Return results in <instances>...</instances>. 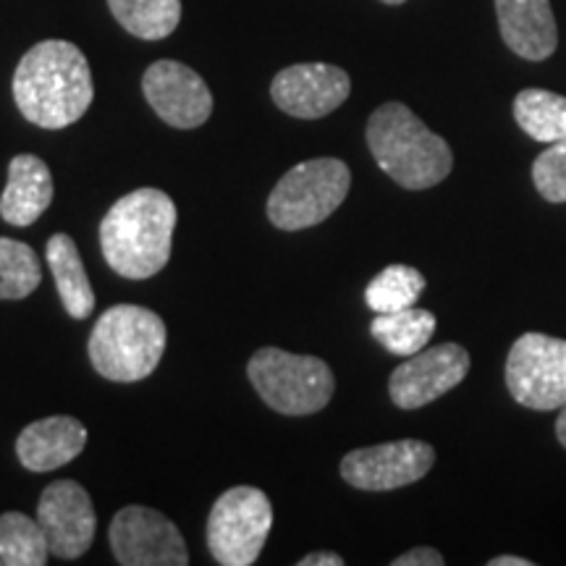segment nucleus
<instances>
[{
	"mask_svg": "<svg viewBox=\"0 0 566 566\" xmlns=\"http://www.w3.org/2000/svg\"><path fill=\"white\" fill-rule=\"evenodd\" d=\"M45 254L66 313L74 321L90 317L92 310H95V292H92L90 275L84 271L82 254L76 250L74 239L69 233H55L51 242H48Z\"/></svg>",
	"mask_w": 566,
	"mask_h": 566,
	"instance_id": "a211bd4d",
	"label": "nucleus"
},
{
	"mask_svg": "<svg viewBox=\"0 0 566 566\" xmlns=\"http://www.w3.org/2000/svg\"><path fill=\"white\" fill-rule=\"evenodd\" d=\"M349 187L352 171L344 160H304L283 174L273 187L268 197V218L283 231L310 229L342 208Z\"/></svg>",
	"mask_w": 566,
	"mask_h": 566,
	"instance_id": "423d86ee",
	"label": "nucleus"
},
{
	"mask_svg": "<svg viewBox=\"0 0 566 566\" xmlns=\"http://www.w3.org/2000/svg\"><path fill=\"white\" fill-rule=\"evenodd\" d=\"M92 367L113 384H137L160 365L166 323L139 304H116L97 317L90 336Z\"/></svg>",
	"mask_w": 566,
	"mask_h": 566,
	"instance_id": "20e7f679",
	"label": "nucleus"
},
{
	"mask_svg": "<svg viewBox=\"0 0 566 566\" xmlns=\"http://www.w3.org/2000/svg\"><path fill=\"white\" fill-rule=\"evenodd\" d=\"M533 184L548 202H566V139L551 142L533 163Z\"/></svg>",
	"mask_w": 566,
	"mask_h": 566,
	"instance_id": "393cba45",
	"label": "nucleus"
},
{
	"mask_svg": "<svg viewBox=\"0 0 566 566\" xmlns=\"http://www.w3.org/2000/svg\"><path fill=\"white\" fill-rule=\"evenodd\" d=\"M0 564H3V562H0Z\"/></svg>",
	"mask_w": 566,
	"mask_h": 566,
	"instance_id": "7c9ffc66",
	"label": "nucleus"
},
{
	"mask_svg": "<svg viewBox=\"0 0 566 566\" xmlns=\"http://www.w3.org/2000/svg\"><path fill=\"white\" fill-rule=\"evenodd\" d=\"M380 3H386V6H401V3H405V0H380Z\"/></svg>",
	"mask_w": 566,
	"mask_h": 566,
	"instance_id": "c756f323",
	"label": "nucleus"
},
{
	"mask_svg": "<svg viewBox=\"0 0 566 566\" xmlns=\"http://www.w3.org/2000/svg\"><path fill=\"white\" fill-rule=\"evenodd\" d=\"M436 315L422 307L396 310V313L375 315L370 331L375 342L386 346L396 357H412L430 344L436 334Z\"/></svg>",
	"mask_w": 566,
	"mask_h": 566,
	"instance_id": "aec40b11",
	"label": "nucleus"
},
{
	"mask_svg": "<svg viewBox=\"0 0 566 566\" xmlns=\"http://www.w3.org/2000/svg\"><path fill=\"white\" fill-rule=\"evenodd\" d=\"M495 17L506 48L525 61H546L558 48L551 0H495Z\"/></svg>",
	"mask_w": 566,
	"mask_h": 566,
	"instance_id": "2eb2a0df",
	"label": "nucleus"
},
{
	"mask_svg": "<svg viewBox=\"0 0 566 566\" xmlns=\"http://www.w3.org/2000/svg\"><path fill=\"white\" fill-rule=\"evenodd\" d=\"M300 566H344V558L334 551H317V554L300 558Z\"/></svg>",
	"mask_w": 566,
	"mask_h": 566,
	"instance_id": "bb28decb",
	"label": "nucleus"
},
{
	"mask_svg": "<svg viewBox=\"0 0 566 566\" xmlns=\"http://www.w3.org/2000/svg\"><path fill=\"white\" fill-rule=\"evenodd\" d=\"M506 388L516 405L551 412L566 405V338L525 334L506 357Z\"/></svg>",
	"mask_w": 566,
	"mask_h": 566,
	"instance_id": "6e6552de",
	"label": "nucleus"
},
{
	"mask_svg": "<svg viewBox=\"0 0 566 566\" xmlns=\"http://www.w3.org/2000/svg\"><path fill=\"white\" fill-rule=\"evenodd\" d=\"M111 13L139 40L168 38L181 21V0H108Z\"/></svg>",
	"mask_w": 566,
	"mask_h": 566,
	"instance_id": "412c9836",
	"label": "nucleus"
},
{
	"mask_svg": "<svg viewBox=\"0 0 566 566\" xmlns=\"http://www.w3.org/2000/svg\"><path fill=\"white\" fill-rule=\"evenodd\" d=\"M95 97L90 63L74 42L42 40L24 53L13 74V101L40 129H66Z\"/></svg>",
	"mask_w": 566,
	"mask_h": 566,
	"instance_id": "f257e3e1",
	"label": "nucleus"
},
{
	"mask_svg": "<svg viewBox=\"0 0 566 566\" xmlns=\"http://www.w3.org/2000/svg\"><path fill=\"white\" fill-rule=\"evenodd\" d=\"M436 449L430 443L405 438V441L354 449L342 459V478L357 491H396L412 485L433 470Z\"/></svg>",
	"mask_w": 566,
	"mask_h": 566,
	"instance_id": "9d476101",
	"label": "nucleus"
},
{
	"mask_svg": "<svg viewBox=\"0 0 566 566\" xmlns=\"http://www.w3.org/2000/svg\"><path fill=\"white\" fill-rule=\"evenodd\" d=\"M349 92V74L331 63H296L279 71L271 84L273 103L294 118L328 116L346 103Z\"/></svg>",
	"mask_w": 566,
	"mask_h": 566,
	"instance_id": "4468645a",
	"label": "nucleus"
},
{
	"mask_svg": "<svg viewBox=\"0 0 566 566\" xmlns=\"http://www.w3.org/2000/svg\"><path fill=\"white\" fill-rule=\"evenodd\" d=\"M254 391L275 412L289 417L315 415L334 399V370L321 357L263 346L247 365Z\"/></svg>",
	"mask_w": 566,
	"mask_h": 566,
	"instance_id": "39448f33",
	"label": "nucleus"
},
{
	"mask_svg": "<svg viewBox=\"0 0 566 566\" xmlns=\"http://www.w3.org/2000/svg\"><path fill=\"white\" fill-rule=\"evenodd\" d=\"M394 566H443L446 558L438 554L436 548H428V546H420V548H412L407 551V554L396 556Z\"/></svg>",
	"mask_w": 566,
	"mask_h": 566,
	"instance_id": "a878e982",
	"label": "nucleus"
},
{
	"mask_svg": "<svg viewBox=\"0 0 566 566\" xmlns=\"http://www.w3.org/2000/svg\"><path fill=\"white\" fill-rule=\"evenodd\" d=\"M556 438H558V443L566 449V405L562 407V412H558V417H556Z\"/></svg>",
	"mask_w": 566,
	"mask_h": 566,
	"instance_id": "c85d7f7f",
	"label": "nucleus"
},
{
	"mask_svg": "<svg viewBox=\"0 0 566 566\" xmlns=\"http://www.w3.org/2000/svg\"><path fill=\"white\" fill-rule=\"evenodd\" d=\"M488 566H533V562L522 556H495L488 562Z\"/></svg>",
	"mask_w": 566,
	"mask_h": 566,
	"instance_id": "cd10ccee",
	"label": "nucleus"
},
{
	"mask_svg": "<svg viewBox=\"0 0 566 566\" xmlns=\"http://www.w3.org/2000/svg\"><path fill=\"white\" fill-rule=\"evenodd\" d=\"M150 108L174 129H197L210 118L212 95L195 69L179 61H158L142 76Z\"/></svg>",
	"mask_w": 566,
	"mask_h": 566,
	"instance_id": "ddd939ff",
	"label": "nucleus"
},
{
	"mask_svg": "<svg viewBox=\"0 0 566 566\" xmlns=\"http://www.w3.org/2000/svg\"><path fill=\"white\" fill-rule=\"evenodd\" d=\"M176 202L160 189H134L105 212L101 250L105 263L122 279L145 281L171 260Z\"/></svg>",
	"mask_w": 566,
	"mask_h": 566,
	"instance_id": "f03ea898",
	"label": "nucleus"
},
{
	"mask_svg": "<svg viewBox=\"0 0 566 566\" xmlns=\"http://www.w3.org/2000/svg\"><path fill=\"white\" fill-rule=\"evenodd\" d=\"M273 525L271 499L252 485L218 495L208 516V548L223 566H250L265 548Z\"/></svg>",
	"mask_w": 566,
	"mask_h": 566,
	"instance_id": "0eeeda50",
	"label": "nucleus"
},
{
	"mask_svg": "<svg viewBox=\"0 0 566 566\" xmlns=\"http://www.w3.org/2000/svg\"><path fill=\"white\" fill-rule=\"evenodd\" d=\"M514 122L530 139L543 145L566 139V97L541 87L522 90L514 97Z\"/></svg>",
	"mask_w": 566,
	"mask_h": 566,
	"instance_id": "6ab92c4d",
	"label": "nucleus"
},
{
	"mask_svg": "<svg viewBox=\"0 0 566 566\" xmlns=\"http://www.w3.org/2000/svg\"><path fill=\"white\" fill-rule=\"evenodd\" d=\"M42 281V268L32 247L0 237V300H24Z\"/></svg>",
	"mask_w": 566,
	"mask_h": 566,
	"instance_id": "b1692460",
	"label": "nucleus"
},
{
	"mask_svg": "<svg viewBox=\"0 0 566 566\" xmlns=\"http://www.w3.org/2000/svg\"><path fill=\"white\" fill-rule=\"evenodd\" d=\"M51 546L40 522L21 512L0 516V562L6 566H42L48 564Z\"/></svg>",
	"mask_w": 566,
	"mask_h": 566,
	"instance_id": "4be33fe9",
	"label": "nucleus"
},
{
	"mask_svg": "<svg viewBox=\"0 0 566 566\" xmlns=\"http://www.w3.org/2000/svg\"><path fill=\"white\" fill-rule=\"evenodd\" d=\"M367 147L380 171L412 192L436 187L454 168L449 142L430 132L405 103H386L373 113Z\"/></svg>",
	"mask_w": 566,
	"mask_h": 566,
	"instance_id": "7ed1b4c3",
	"label": "nucleus"
},
{
	"mask_svg": "<svg viewBox=\"0 0 566 566\" xmlns=\"http://www.w3.org/2000/svg\"><path fill=\"white\" fill-rule=\"evenodd\" d=\"M53 176L51 168L34 155H17L9 163V181L0 197V216L11 226H30L51 208Z\"/></svg>",
	"mask_w": 566,
	"mask_h": 566,
	"instance_id": "f3484780",
	"label": "nucleus"
},
{
	"mask_svg": "<svg viewBox=\"0 0 566 566\" xmlns=\"http://www.w3.org/2000/svg\"><path fill=\"white\" fill-rule=\"evenodd\" d=\"M424 292V275L412 265H388L367 283L365 302L375 315L415 307Z\"/></svg>",
	"mask_w": 566,
	"mask_h": 566,
	"instance_id": "5701e85b",
	"label": "nucleus"
},
{
	"mask_svg": "<svg viewBox=\"0 0 566 566\" xmlns=\"http://www.w3.org/2000/svg\"><path fill=\"white\" fill-rule=\"evenodd\" d=\"M470 352L459 344L430 346L407 357L388 380V394L399 409H420L433 405L470 373Z\"/></svg>",
	"mask_w": 566,
	"mask_h": 566,
	"instance_id": "9b49d317",
	"label": "nucleus"
},
{
	"mask_svg": "<svg viewBox=\"0 0 566 566\" xmlns=\"http://www.w3.org/2000/svg\"><path fill=\"white\" fill-rule=\"evenodd\" d=\"M111 548L124 566H187V543L166 514L126 506L111 522Z\"/></svg>",
	"mask_w": 566,
	"mask_h": 566,
	"instance_id": "1a4fd4ad",
	"label": "nucleus"
},
{
	"mask_svg": "<svg viewBox=\"0 0 566 566\" xmlns=\"http://www.w3.org/2000/svg\"><path fill=\"white\" fill-rule=\"evenodd\" d=\"M38 522L51 554L59 558H80L95 541V506L76 480H55L45 488L38 504Z\"/></svg>",
	"mask_w": 566,
	"mask_h": 566,
	"instance_id": "f8f14e48",
	"label": "nucleus"
},
{
	"mask_svg": "<svg viewBox=\"0 0 566 566\" xmlns=\"http://www.w3.org/2000/svg\"><path fill=\"white\" fill-rule=\"evenodd\" d=\"M87 446V428L69 415L27 424L17 441L19 462L30 472H51L74 462Z\"/></svg>",
	"mask_w": 566,
	"mask_h": 566,
	"instance_id": "dca6fc26",
	"label": "nucleus"
}]
</instances>
